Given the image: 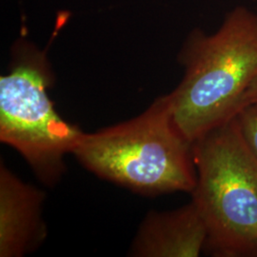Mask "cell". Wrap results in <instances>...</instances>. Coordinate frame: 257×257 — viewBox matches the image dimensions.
Here are the masks:
<instances>
[{"mask_svg": "<svg viewBox=\"0 0 257 257\" xmlns=\"http://www.w3.org/2000/svg\"><path fill=\"white\" fill-rule=\"evenodd\" d=\"M183 78L168 94L178 131L193 143L236 117L257 74V14L243 6L226 16L219 29L194 31L179 55Z\"/></svg>", "mask_w": 257, "mask_h": 257, "instance_id": "obj_1", "label": "cell"}, {"mask_svg": "<svg viewBox=\"0 0 257 257\" xmlns=\"http://www.w3.org/2000/svg\"><path fill=\"white\" fill-rule=\"evenodd\" d=\"M73 155L102 178L145 194L193 193V143L175 126L167 95L133 119L83 134Z\"/></svg>", "mask_w": 257, "mask_h": 257, "instance_id": "obj_2", "label": "cell"}, {"mask_svg": "<svg viewBox=\"0 0 257 257\" xmlns=\"http://www.w3.org/2000/svg\"><path fill=\"white\" fill-rule=\"evenodd\" d=\"M193 204L207 228L205 249L214 256H257V157L236 118L193 143Z\"/></svg>", "mask_w": 257, "mask_h": 257, "instance_id": "obj_3", "label": "cell"}, {"mask_svg": "<svg viewBox=\"0 0 257 257\" xmlns=\"http://www.w3.org/2000/svg\"><path fill=\"white\" fill-rule=\"evenodd\" d=\"M14 51L9 74L0 77V140L20 153L41 180L52 183L84 133L55 110L47 92L53 75L46 55L22 40Z\"/></svg>", "mask_w": 257, "mask_h": 257, "instance_id": "obj_4", "label": "cell"}, {"mask_svg": "<svg viewBox=\"0 0 257 257\" xmlns=\"http://www.w3.org/2000/svg\"><path fill=\"white\" fill-rule=\"evenodd\" d=\"M42 192L22 182L1 164L0 256H22L44 237Z\"/></svg>", "mask_w": 257, "mask_h": 257, "instance_id": "obj_5", "label": "cell"}, {"mask_svg": "<svg viewBox=\"0 0 257 257\" xmlns=\"http://www.w3.org/2000/svg\"><path fill=\"white\" fill-rule=\"evenodd\" d=\"M207 228L193 201L177 210L154 212L143 222L132 255L197 257L205 249Z\"/></svg>", "mask_w": 257, "mask_h": 257, "instance_id": "obj_6", "label": "cell"}, {"mask_svg": "<svg viewBox=\"0 0 257 257\" xmlns=\"http://www.w3.org/2000/svg\"><path fill=\"white\" fill-rule=\"evenodd\" d=\"M235 118L246 144L257 157V104L243 108Z\"/></svg>", "mask_w": 257, "mask_h": 257, "instance_id": "obj_7", "label": "cell"}, {"mask_svg": "<svg viewBox=\"0 0 257 257\" xmlns=\"http://www.w3.org/2000/svg\"><path fill=\"white\" fill-rule=\"evenodd\" d=\"M252 104H257V74L245 92L243 99V108Z\"/></svg>", "mask_w": 257, "mask_h": 257, "instance_id": "obj_8", "label": "cell"}]
</instances>
